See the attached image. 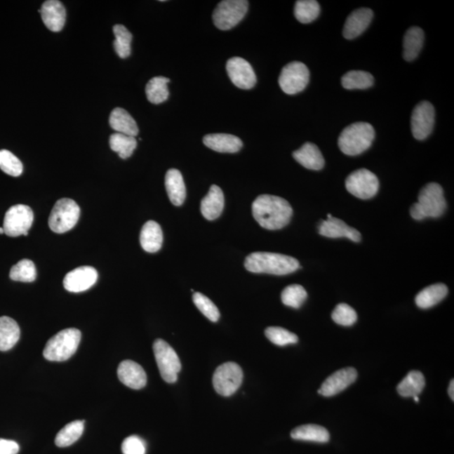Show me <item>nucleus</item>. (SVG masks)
Here are the masks:
<instances>
[{
	"instance_id": "31",
	"label": "nucleus",
	"mask_w": 454,
	"mask_h": 454,
	"mask_svg": "<svg viewBox=\"0 0 454 454\" xmlns=\"http://www.w3.org/2000/svg\"><path fill=\"white\" fill-rule=\"evenodd\" d=\"M425 378L420 371H410L397 386V392L403 397L418 396L425 387Z\"/></svg>"
},
{
	"instance_id": "35",
	"label": "nucleus",
	"mask_w": 454,
	"mask_h": 454,
	"mask_svg": "<svg viewBox=\"0 0 454 454\" xmlns=\"http://www.w3.org/2000/svg\"><path fill=\"white\" fill-rule=\"evenodd\" d=\"M373 82V75L364 71H350L342 78V86L346 90H366Z\"/></svg>"
},
{
	"instance_id": "17",
	"label": "nucleus",
	"mask_w": 454,
	"mask_h": 454,
	"mask_svg": "<svg viewBox=\"0 0 454 454\" xmlns=\"http://www.w3.org/2000/svg\"><path fill=\"white\" fill-rule=\"evenodd\" d=\"M328 220L322 222L319 226V233L321 236L330 237V239H347L359 243L361 241V234L356 229L351 227L342 220L335 218L332 215H328Z\"/></svg>"
},
{
	"instance_id": "33",
	"label": "nucleus",
	"mask_w": 454,
	"mask_h": 454,
	"mask_svg": "<svg viewBox=\"0 0 454 454\" xmlns=\"http://www.w3.org/2000/svg\"><path fill=\"white\" fill-rule=\"evenodd\" d=\"M84 430V421H74L67 424L58 432L55 439V444L59 448L71 446L80 439Z\"/></svg>"
},
{
	"instance_id": "16",
	"label": "nucleus",
	"mask_w": 454,
	"mask_h": 454,
	"mask_svg": "<svg viewBox=\"0 0 454 454\" xmlns=\"http://www.w3.org/2000/svg\"><path fill=\"white\" fill-rule=\"evenodd\" d=\"M98 272L91 266H82L71 271L63 279L67 291L79 293L88 291L97 282Z\"/></svg>"
},
{
	"instance_id": "10",
	"label": "nucleus",
	"mask_w": 454,
	"mask_h": 454,
	"mask_svg": "<svg viewBox=\"0 0 454 454\" xmlns=\"http://www.w3.org/2000/svg\"><path fill=\"white\" fill-rule=\"evenodd\" d=\"M309 80L308 67L300 62L288 63L280 74L279 84L287 95H295L307 88Z\"/></svg>"
},
{
	"instance_id": "23",
	"label": "nucleus",
	"mask_w": 454,
	"mask_h": 454,
	"mask_svg": "<svg viewBox=\"0 0 454 454\" xmlns=\"http://www.w3.org/2000/svg\"><path fill=\"white\" fill-rule=\"evenodd\" d=\"M225 205L223 191L218 185H212L209 193L202 199L201 213L206 220H214L222 215Z\"/></svg>"
},
{
	"instance_id": "48",
	"label": "nucleus",
	"mask_w": 454,
	"mask_h": 454,
	"mask_svg": "<svg viewBox=\"0 0 454 454\" xmlns=\"http://www.w3.org/2000/svg\"><path fill=\"white\" fill-rule=\"evenodd\" d=\"M413 398H414V400H415V401H417V402H418V401H419V397H418V396H414Z\"/></svg>"
},
{
	"instance_id": "42",
	"label": "nucleus",
	"mask_w": 454,
	"mask_h": 454,
	"mask_svg": "<svg viewBox=\"0 0 454 454\" xmlns=\"http://www.w3.org/2000/svg\"><path fill=\"white\" fill-rule=\"evenodd\" d=\"M193 301L199 311L211 321L216 322L220 319V312L216 305L201 293H194Z\"/></svg>"
},
{
	"instance_id": "4",
	"label": "nucleus",
	"mask_w": 454,
	"mask_h": 454,
	"mask_svg": "<svg viewBox=\"0 0 454 454\" xmlns=\"http://www.w3.org/2000/svg\"><path fill=\"white\" fill-rule=\"evenodd\" d=\"M375 138V131L370 124L366 122L354 123L342 131L338 146L346 155H359L371 147Z\"/></svg>"
},
{
	"instance_id": "25",
	"label": "nucleus",
	"mask_w": 454,
	"mask_h": 454,
	"mask_svg": "<svg viewBox=\"0 0 454 454\" xmlns=\"http://www.w3.org/2000/svg\"><path fill=\"white\" fill-rule=\"evenodd\" d=\"M165 187L173 205L180 206L186 198V188L181 173L178 169L172 168L165 176Z\"/></svg>"
},
{
	"instance_id": "36",
	"label": "nucleus",
	"mask_w": 454,
	"mask_h": 454,
	"mask_svg": "<svg viewBox=\"0 0 454 454\" xmlns=\"http://www.w3.org/2000/svg\"><path fill=\"white\" fill-rule=\"evenodd\" d=\"M116 39L114 41V48L121 58H128L131 53V41L133 35L124 25H116L113 27Z\"/></svg>"
},
{
	"instance_id": "39",
	"label": "nucleus",
	"mask_w": 454,
	"mask_h": 454,
	"mask_svg": "<svg viewBox=\"0 0 454 454\" xmlns=\"http://www.w3.org/2000/svg\"><path fill=\"white\" fill-rule=\"evenodd\" d=\"M307 299V292L299 284L287 286L282 292L281 300L283 305L298 309Z\"/></svg>"
},
{
	"instance_id": "2",
	"label": "nucleus",
	"mask_w": 454,
	"mask_h": 454,
	"mask_svg": "<svg viewBox=\"0 0 454 454\" xmlns=\"http://www.w3.org/2000/svg\"><path fill=\"white\" fill-rule=\"evenodd\" d=\"M244 266L254 274L286 275L298 269L300 262L296 258L283 254L257 252L246 258Z\"/></svg>"
},
{
	"instance_id": "34",
	"label": "nucleus",
	"mask_w": 454,
	"mask_h": 454,
	"mask_svg": "<svg viewBox=\"0 0 454 454\" xmlns=\"http://www.w3.org/2000/svg\"><path fill=\"white\" fill-rule=\"evenodd\" d=\"M109 147L112 150L117 152L121 159H126L133 154L135 148L138 147V142L134 137L121 133H114L110 135Z\"/></svg>"
},
{
	"instance_id": "46",
	"label": "nucleus",
	"mask_w": 454,
	"mask_h": 454,
	"mask_svg": "<svg viewBox=\"0 0 454 454\" xmlns=\"http://www.w3.org/2000/svg\"><path fill=\"white\" fill-rule=\"evenodd\" d=\"M454 381L452 380L450 382V385H449V388H448V394L449 396L452 399V401H454Z\"/></svg>"
},
{
	"instance_id": "13",
	"label": "nucleus",
	"mask_w": 454,
	"mask_h": 454,
	"mask_svg": "<svg viewBox=\"0 0 454 454\" xmlns=\"http://www.w3.org/2000/svg\"><path fill=\"white\" fill-rule=\"evenodd\" d=\"M434 123L435 109L430 102L422 101L415 106L410 120L411 131L415 139L422 141L429 137Z\"/></svg>"
},
{
	"instance_id": "11",
	"label": "nucleus",
	"mask_w": 454,
	"mask_h": 454,
	"mask_svg": "<svg viewBox=\"0 0 454 454\" xmlns=\"http://www.w3.org/2000/svg\"><path fill=\"white\" fill-rule=\"evenodd\" d=\"M346 189L351 194L361 199L375 196L379 190L380 182L375 173L368 169H359L347 178Z\"/></svg>"
},
{
	"instance_id": "9",
	"label": "nucleus",
	"mask_w": 454,
	"mask_h": 454,
	"mask_svg": "<svg viewBox=\"0 0 454 454\" xmlns=\"http://www.w3.org/2000/svg\"><path fill=\"white\" fill-rule=\"evenodd\" d=\"M243 380V369L233 362L225 363L215 369L213 386L222 396H231L240 388Z\"/></svg>"
},
{
	"instance_id": "15",
	"label": "nucleus",
	"mask_w": 454,
	"mask_h": 454,
	"mask_svg": "<svg viewBox=\"0 0 454 454\" xmlns=\"http://www.w3.org/2000/svg\"><path fill=\"white\" fill-rule=\"evenodd\" d=\"M357 377L358 373L354 368L339 369L323 382L318 389V394L326 397L333 396L354 383Z\"/></svg>"
},
{
	"instance_id": "37",
	"label": "nucleus",
	"mask_w": 454,
	"mask_h": 454,
	"mask_svg": "<svg viewBox=\"0 0 454 454\" xmlns=\"http://www.w3.org/2000/svg\"><path fill=\"white\" fill-rule=\"evenodd\" d=\"M320 4L315 0H299L295 6V18L300 23L309 24L320 15Z\"/></svg>"
},
{
	"instance_id": "26",
	"label": "nucleus",
	"mask_w": 454,
	"mask_h": 454,
	"mask_svg": "<svg viewBox=\"0 0 454 454\" xmlns=\"http://www.w3.org/2000/svg\"><path fill=\"white\" fill-rule=\"evenodd\" d=\"M109 125L117 133L137 137L139 129L137 122L133 117L122 108H116L112 110L109 116Z\"/></svg>"
},
{
	"instance_id": "24",
	"label": "nucleus",
	"mask_w": 454,
	"mask_h": 454,
	"mask_svg": "<svg viewBox=\"0 0 454 454\" xmlns=\"http://www.w3.org/2000/svg\"><path fill=\"white\" fill-rule=\"evenodd\" d=\"M163 235L159 224L149 220L144 224L140 235V243L146 252L154 253L162 248Z\"/></svg>"
},
{
	"instance_id": "44",
	"label": "nucleus",
	"mask_w": 454,
	"mask_h": 454,
	"mask_svg": "<svg viewBox=\"0 0 454 454\" xmlns=\"http://www.w3.org/2000/svg\"><path fill=\"white\" fill-rule=\"evenodd\" d=\"M123 454H146V444L138 436H130L123 441L121 445Z\"/></svg>"
},
{
	"instance_id": "29",
	"label": "nucleus",
	"mask_w": 454,
	"mask_h": 454,
	"mask_svg": "<svg viewBox=\"0 0 454 454\" xmlns=\"http://www.w3.org/2000/svg\"><path fill=\"white\" fill-rule=\"evenodd\" d=\"M424 44V32L418 27H413L406 32L403 41V57L407 62L415 60L422 49Z\"/></svg>"
},
{
	"instance_id": "18",
	"label": "nucleus",
	"mask_w": 454,
	"mask_h": 454,
	"mask_svg": "<svg viewBox=\"0 0 454 454\" xmlns=\"http://www.w3.org/2000/svg\"><path fill=\"white\" fill-rule=\"evenodd\" d=\"M119 380L131 389H141L147 385V373L141 365L125 360L119 365L117 369Z\"/></svg>"
},
{
	"instance_id": "3",
	"label": "nucleus",
	"mask_w": 454,
	"mask_h": 454,
	"mask_svg": "<svg viewBox=\"0 0 454 454\" xmlns=\"http://www.w3.org/2000/svg\"><path fill=\"white\" fill-rule=\"evenodd\" d=\"M446 209L447 202L442 186L436 182H430L420 191L418 202L410 208V215L417 220L438 218L444 214Z\"/></svg>"
},
{
	"instance_id": "7",
	"label": "nucleus",
	"mask_w": 454,
	"mask_h": 454,
	"mask_svg": "<svg viewBox=\"0 0 454 454\" xmlns=\"http://www.w3.org/2000/svg\"><path fill=\"white\" fill-rule=\"evenodd\" d=\"M154 352L160 375L167 383H175L181 371V363L175 349L163 339H156Z\"/></svg>"
},
{
	"instance_id": "8",
	"label": "nucleus",
	"mask_w": 454,
	"mask_h": 454,
	"mask_svg": "<svg viewBox=\"0 0 454 454\" xmlns=\"http://www.w3.org/2000/svg\"><path fill=\"white\" fill-rule=\"evenodd\" d=\"M248 10V1L246 0H224L214 11V24L222 31H228L241 22Z\"/></svg>"
},
{
	"instance_id": "22",
	"label": "nucleus",
	"mask_w": 454,
	"mask_h": 454,
	"mask_svg": "<svg viewBox=\"0 0 454 454\" xmlns=\"http://www.w3.org/2000/svg\"><path fill=\"white\" fill-rule=\"evenodd\" d=\"M293 156L300 165L311 171H318L324 168L323 156L315 144L305 143L300 149L293 152Z\"/></svg>"
},
{
	"instance_id": "5",
	"label": "nucleus",
	"mask_w": 454,
	"mask_h": 454,
	"mask_svg": "<svg viewBox=\"0 0 454 454\" xmlns=\"http://www.w3.org/2000/svg\"><path fill=\"white\" fill-rule=\"evenodd\" d=\"M81 336V332L76 328L61 331L46 343L44 350V358L53 362L66 361L77 351Z\"/></svg>"
},
{
	"instance_id": "30",
	"label": "nucleus",
	"mask_w": 454,
	"mask_h": 454,
	"mask_svg": "<svg viewBox=\"0 0 454 454\" xmlns=\"http://www.w3.org/2000/svg\"><path fill=\"white\" fill-rule=\"evenodd\" d=\"M291 438L295 440L309 441V442L328 443L330 434L325 427L307 424L295 428L291 432Z\"/></svg>"
},
{
	"instance_id": "38",
	"label": "nucleus",
	"mask_w": 454,
	"mask_h": 454,
	"mask_svg": "<svg viewBox=\"0 0 454 454\" xmlns=\"http://www.w3.org/2000/svg\"><path fill=\"white\" fill-rule=\"evenodd\" d=\"M10 278L14 281L29 283L36 279V269L34 262L29 260H20L12 267Z\"/></svg>"
},
{
	"instance_id": "6",
	"label": "nucleus",
	"mask_w": 454,
	"mask_h": 454,
	"mask_svg": "<svg viewBox=\"0 0 454 454\" xmlns=\"http://www.w3.org/2000/svg\"><path fill=\"white\" fill-rule=\"evenodd\" d=\"M80 208L71 199H61L55 203L49 216V227L54 232L62 234L71 230L79 219Z\"/></svg>"
},
{
	"instance_id": "41",
	"label": "nucleus",
	"mask_w": 454,
	"mask_h": 454,
	"mask_svg": "<svg viewBox=\"0 0 454 454\" xmlns=\"http://www.w3.org/2000/svg\"><path fill=\"white\" fill-rule=\"evenodd\" d=\"M0 169L8 175L18 177L23 172V164L10 151L0 150Z\"/></svg>"
},
{
	"instance_id": "12",
	"label": "nucleus",
	"mask_w": 454,
	"mask_h": 454,
	"mask_svg": "<svg viewBox=\"0 0 454 454\" xmlns=\"http://www.w3.org/2000/svg\"><path fill=\"white\" fill-rule=\"evenodd\" d=\"M34 220L33 211L27 206L16 205L6 212L4 220V231L8 236L24 235L32 227Z\"/></svg>"
},
{
	"instance_id": "20",
	"label": "nucleus",
	"mask_w": 454,
	"mask_h": 454,
	"mask_svg": "<svg viewBox=\"0 0 454 454\" xmlns=\"http://www.w3.org/2000/svg\"><path fill=\"white\" fill-rule=\"evenodd\" d=\"M373 16L370 8H361L352 12L343 27V36L347 40L359 36L370 25Z\"/></svg>"
},
{
	"instance_id": "19",
	"label": "nucleus",
	"mask_w": 454,
	"mask_h": 454,
	"mask_svg": "<svg viewBox=\"0 0 454 454\" xmlns=\"http://www.w3.org/2000/svg\"><path fill=\"white\" fill-rule=\"evenodd\" d=\"M42 21L50 31L61 32L66 22V10L58 0H48L42 4L39 11Z\"/></svg>"
},
{
	"instance_id": "1",
	"label": "nucleus",
	"mask_w": 454,
	"mask_h": 454,
	"mask_svg": "<svg viewBox=\"0 0 454 454\" xmlns=\"http://www.w3.org/2000/svg\"><path fill=\"white\" fill-rule=\"evenodd\" d=\"M293 209L286 199L275 195L262 194L253 203V215L262 227L279 230L291 222Z\"/></svg>"
},
{
	"instance_id": "40",
	"label": "nucleus",
	"mask_w": 454,
	"mask_h": 454,
	"mask_svg": "<svg viewBox=\"0 0 454 454\" xmlns=\"http://www.w3.org/2000/svg\"><path fill=\"white\" fill-rule=\"evenodd\" d=\"M265 336L271 342L278 346H286L288 345H295L298 342V337L290 331L278 326H270L265 330Z\"/></svg>"
},
{
	"instance_id": "21",
	"label": "nucleus",
	"mask_w": 454,
	"mask_h": 454,
	"mask_svg": "<svg viewBox=\"0 0 454 454\" xmlns=\"http://www.w3.org/2000/svg\"><path fill=\"white\" fill-rule=\"evenodd\" d=\"M203 142L211 149L222 154H235L243 146L241 140L236 135L224 133L206 135Z\"/></svg>"
},
{
	"instance_id": "47",
	"label": "nucleus",
	"mask_w": 454,
	"mask_h": 454,
	"mask_svg": "<svg viewBox=\"0 0 454 454\" xmlns=\"http://www.w3.org/2000/svg\"><path fill=\"white\" fill-rule=\"evenodd\" d=\"M4 231L3 227H0V234H4Z\"/></svg>"
},
{
	"instance_id": "14",
	"label": "nucleus",
	"mask_w": 454,
	"mask_h": 454,
	"mask_svg": "<svg viewBox=\"0 0 454 454\" xmlns=\"http://www.w3.org/2000/svg\"><path fill=\"white\" fill-rule=\"evenodd\" d=\"M227 71L231 81L241 90H251L257 83L253 67L245 59L235 57L229 59Z\"/></svg>"
},
{
	"instance_id": "45",
	"label": "nucleus",
	"mask_w": 454,
	"mask_h": 454,
	"mask_svg": "<svg viewBox=\"0 0 454 454\" xmlns=\"http://www.w3.org/2000/svg\"><path fill=\"white\" fill-rule=\"evenodd\" d=\"M19 450V444L15 441L0 439V454H17Z\"/></svg>"
},
{
	"instance_id": "43",
	"label": "nucleus",
	"mask_w": 454,
	"mask_h": 454,
	"mask_svg": "<svg viewBox=\"0 0 454 454\" xmlns=\"http://www.w3.org/2000/svg\"><path fill=\"white\" fill-rule=\"evenodd\" d=\"M333 320L337 324L350 326L358 319L357 312L350 305L342 303L337 305L332 314Z\"/></svg>"
},
{
	"instance_id": "27",
	"label": "nucleus",
	"mask_w": 454,
	"mask_h": 454,
	"mask_svg": "<svg viewBox=\"0 0 454 454\" xmlns=\"http://www.w3.org/2000/svg\"><path fill=\"white\" fill-rule=\"evenodd\" d=\"M20 337L17 322L11 317H0V351L6 352L14 347Z\"/></svg>"
},
{
	"instance_id": "28",
	"label": "nucleus",
	"mask_w": 454,
	"mask_h": 454,
	"mask_svg": "<svg viewBox=\"0 0 454 454\" xmlns=\"http://www.w3.org/2000/svg\"><path fill=\"white\" fill-rule=\"evenodd\" d=\"M448 288L444 283L428 286L415 297V304L422 309H428L438 305L447 296Z\"/></svg>"
},
{
	"instance_id": "32",
	"label": "nucleus",
	"mask_w": 454,
	"mask_h": 454,
	"mask_svg": "<svg viewBox=\"0 0 454 454\" xmlns=\"http://www.w3.org/2000/svg\"><path fill=\"white\" fill-rule=\"evenodd\" d=\"M171 79L162 76L152 78L146 86V95L148 101L152 104L159 105L163 103L168 99L169 91L168 84Z\"/></svg>"
}]
</instances>
